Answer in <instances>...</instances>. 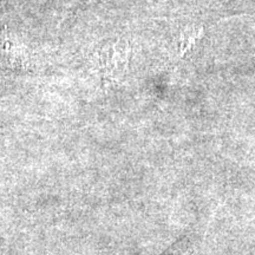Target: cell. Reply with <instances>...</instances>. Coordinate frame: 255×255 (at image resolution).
Returning <instances> with one entry per match:
<instances>
[{
  "label": "cell",
  "mask_w": 255,
  "mask_h": 255,
  "mask_svg": "<svg viewBox=\"0 0 255 255\" xmlns=\"http://www.w3.org/2000/svg\"><path fill=\"white\" fill-rule=\"evenodd\" d=\"M130 49L126 41H111L100 51V68L105 77L122 76L129 63Z\"/></svg>",
  "instance_id": "cell-1"
},
{
  "label": "cell",
  "mask_w": 255,
  "mask_h": 255,
  "mask_svg": "<svg viewBox=\"0 0 255 255\" xmlns=\"http://www.w3.org/2000/svg\"><path fill=\"white\" fill-rule=\"evenodd\" d=\"M0 51L7 60V63L14 68H27L28 57L24 47L19 45L13 37L9 36L6 31H0Z\"/></svg>",
  "instance_id": "cell-2"
}]
</instances>
